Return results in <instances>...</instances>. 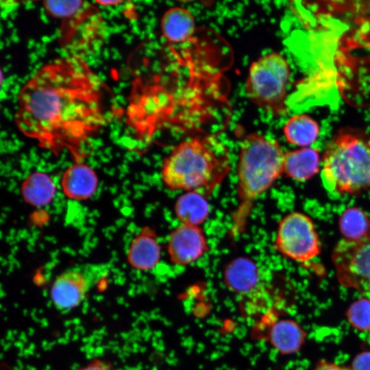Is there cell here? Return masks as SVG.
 <instances>
[{
  "mask_svg": "<svg viewBox=\"0 0 370 370\" xmlns=\"http://www.w3.org/2000/svg\"><path fill=\"white\" fill-rule=\"evenodd\" d=\"M313 370H353L342 365H339L331 362L322 360L319 361Z\"/></svg>",
  "mask_w": 370,
  "mask_h": 370,
  "instance_id": "cell-24",
  "label": "cell"
},
{
  "mask_svg": "<svg viewBox=\"0 0 370 370\" xmlns=\"http://www.w3.org/2000/svg\"><path fill=\"white\" fill-rule=\"evenodd\" d=\"M273 247L284 257L298 262L316 258L321 249L312 220L299 212H291L281 219Z\"/></svg>",
  "mask_w": 370,
  "mask_h": 370,
  "instance_id": "cell-7",
  "label": "cell"
},
{
  "mask_svg": "<svg viewBox=\"0 0 370 370\" xmlns=\"http://www.w3.org/2000/svg\"><path fill=\"white\" fill-rule=\"evenodd\" d=\"M321 163L319 149L308 147L284 153L283 175L297 181L305 182L318 173Z\"/></svg>",
  "mask_w": 370,
  "mask_h": 370,
  "instance_id": "cell-14",
  "label": "cell"
},
{
  "mask_svg": "<svg viewBox=\"0 0 370 370\" xmlns=\"http://www.w3.org/2000/svg\"><path fill=\"white\" fill-rule=\"evenodd\" d=\"M332 260L341 285L370 295V234L358 240L339 241Z\"/></svg>",
  "mask_w": 370,
  "mask_h": 370,
  "instance_id": "cell-8",
  "label": "cell"
},
{
  "mask_svg": "<svg viewBox=\"0 0 370 370\" xmlns=\"http://www.w3.org/2000/svg\"><path fill=\"white\" fill-rule=\"evenodd\" d=\"M162 34L169 42L180 44L190 41L195 32L193 15L186 9L174 7L166 10L160 22Z\"/></svg>",
  "mask_w": 370,
  "mask_h": 370,
  "instance_id": "cell-15",
  "label": "cell"
},
{
  "mask_svg": "<svg viewBox=\"0 0 370 370\" xmlns=\"http://www.w3.org/2000/svg\"><path fill=\"white\" fill-rule=\"evenodd\" d=\"M350 325L360 331H370V299L362 297L352 303L346 311Z\"/></svg>",
  "mask_w": 370,
  "mask_h": 370,
  "instance_id": "cell-21",
  "label": "cell"
},
{
  "mask_svg": "<svg viewBox=\"0 0 370 370\" xmlns=\"http://www.w3.org/2000/svg\"><path fill=\"white\" fill-rule=\"evenodd\" d=\"M223 276L225 286L236 295L252 297L269 294V278L249 258L242 256L232 260L225 267Z\"/></svg>",
  "mask_w": 370,
  "mask_h": 370,
  "instance_id": "cell-9",
  "label": "cell"
},
{
  "mask_svg": "<svg viewBox=\"0 0 370 370\" xmlns=\"http://www.w3.org/2000/svg\"><path fill=\"white\" fill-rule=\"evenodd\" d=\"M108 95L84 59L66 55L40 66L21 88L14 121L44 149L80 158L108 121Z\"/></svg>",
  "mask_w": 370,
  "mask_h": 370,
  "instance_id": "cell-1",
  "label": "cell"
},
{
  "mask_svg": "<svg viewBox=\"0 0 370 370\" xmlns=\"http://www.w3.org/2000/svg\"><path fill=\"white\" fill-rule=\"evenodd\" d=\"M174 212L182 224L200 226L210 214L208 197L199 192H185L176 199Z\"/></svg>",
  "mask_w": 370,
  "mask_h": 370,
  "instance_id": "cell-17",
  "label": "cell"
},
{
  "mask_svg": "<svg viewBox=\"0 0 370 370\" xmlns=\"http://www.w3.org/2000/svg\"><path fill=\"white\" fill-rule=\"evenodd\" d=\"M43 8L59 23L58 40L67 56L84 59L97 53L107 35L99 8L86 1H45Z\"/></svg>",
  "mask_w": 370,
  "mask_h": 370,
  "instance_id": "cell-5",
  "label": "cell"
},
{
  "mask_svg": "<svg viewBox=\"0 0 370 370\" xmlns=\"http://www.w3.org/2000/svg\"><path fill=\"white\" fill-rule=\"evenodd\" d=\"M306 333L295 321L280 319L271 321L268 330L271 345L279 352L291 354L298 352L305 341Z\"/></svg>",
  "mask_w": 370,
  "mask_h": 370,
  "instance_id": "cell-16",
  "label": "cell"
},
{
  "mask_svg": "<svg viewBox=\"0 0 370 370\" xmlns=\"http://www.w3.org/2000/svg\"><path fill=\"white\" fill-rule=\"evenodd\" d=\"M95 3H97L99 5L104 6V7H112V6H116L119 5L120 4H122L125 3L124 1H95Z\"/></svg>",
  "mask_w": 370,
  "mask_h": 370,
  "instance_id": "cell-25",
  "label": "cell"
},
{
  "mask_svg": "<svg viewBox=\"0 0 370 370\" xmlns=\"http://www.w3.org/2000/svg\"><path fill=\"white\" fill-rule=\"evenodd\" d=\"M321 178L329 193L358 195L370 189V135L352 130L339 132L328 144Z\"/></svg>",
  "mask_w": 370,
  "mask_h": 370,
  "instance_id": "cell-4",
  "label": "cell"
},
{
  "mask_svg": "<svg viewBox=\"0 0 370 370\" xmlns=\"http://www.w3.org/2000/svg\"><path fill=\"white\" fill-rule=\"evenodd\" d=\"M338 226L344 239L358 240L370 234V219L357 207H349L341 214Z\"/></svg>",
  "mask_w": 370,
  "mask_h": 370,
  "instance_id": "cell-20",
  "label": "cell"
},
{
  "mask_svg": "<svg viewBox=\"0 0 370 370\" xmlns=\"http://www.w3.org/2000/svg\"><path fill=\"white\" fill-rule=\"evenodd\" d=\"M61 184L64 193L68 197L84 200L90 198L95 192L98 178L90 166L77 162L64 171Z\"/></svg>",
  "mask_w": 370,
  "mask_h": 370,
  "instance_id": "cell-13",
  "label": "cell"
},
{
  "mask_svg": "<svg viewBox=\"0 0 370 370\" xmlns=\"http://www.w3.org/2000/svg\"><path fill=\"white\" fill-rule=\"evenodd\" d=\"M90 268L80 266L66 269L53 282L50 298L60 311H69L79 306L92 285Z\"/></svg>",
  "mask_w": 370,
  "mask_h": 370,
  "instance_id": "cell-10",
  "label": "cell"
},
{
  "mask_svg": "<svg viewBox=\"0 0 370 370\" xmlns=\"http://www.w3.org/2000/svg\"><path fill=\"white\" fill-rule=\"evenodd\" d=\"M290 75V66L281 54L272 52L259 58L249 69L245 83L247 98L273 116L284 114Z\"/></svg>",
  "mask_w": 370,
  "mask_h": 370,
  "instance_id": "cell-6",
  "label": "cell"
},
{
  "mask_svg": "<svg viewBox=\"0 0 370 370\" xmlns=\"http://www.w3.org/2000/svg\"><path fill=\"white\" fill-rule=\"evenodd\" d=\"M78 370H114L108 362L100 359H95Z\"/></svg>",
  "mask_w": 370,
  "mask_h": 370,
  "instance_id": "cell-23",
  "label": "cell"
},
{
  "mask_svg": "<svg viewBox=\"0 0 370 370\" xmlns=\"http://www.w3.org/2000/svg\"><path fill=\"white\" fill-rule=\"evenodd\" d=\"M353 370H370V351H365L358 354L353 360Z\"/></svg>",
  "mask_w": 370,
  "mask_h": 370,
  "instance_id": "cell-22",
  "label": "cell"
},
{
  "mask_svg": "<svg viewBox=\"0 0 370 370\" xmlns=\"http://www.w3.org/2000/svg\"><path fill=\"white\" fill-rule=\"evenodd\" d=\"M208 247L200 226L181 224L169 236L167 253L173 264L188 266L202 258L207 253Z\"/></svg>",
  "mask_w": 370,
  "mask_h": 370,
  "instance_id": "cell-11",
  "label": "cell"
},
{
  "mask_svg": "<svg viewBox=\"0 0 370 370\" xmlns=\"http://www.w3.org/2000/svg\"><path fill=\"white\" fill-rule=\"evenodd\" d=\"M284 156L275 139L256 132L243 138L236 166L238 203L230 229L232 238L245 232L256 201L283 175Z\"/></svg>",
  "mask_w": 370,
  "mask_h": 370,
  "instance_id": "cell-3",
  "label": "cell"
},
{
  "mask_svg": "<svg viewBox=\"0 0 370 370\" xmlns=\"http://www.w3.org/2000/svg\"><path fill=\"white\" fill-rule=\"evenodd\" d=\"M161 246L156 232L144 227L132 239L127 249V259L131 267L139 271H150L160 262Z\"/></svg>",
  "mask_w": 370,
  "mask_h": 370,
  "instance_id": "cell-12",
  "label": "cell"
},
{
  "mask_svg": "<svg viewBox=\"0 0 370 370\" xmlns=\"http://www.w3.org/2000/svg\"><path fill=\"white\" fill-rule=\"evenodd\" d=\"M56 192V186L49 175L40 172L32 173L23 182L21 194L25 201L34 206L49 204Z\"/></svg>",
  "mask_w": 370,
  "mask_h": 370,
  "instance_id": "cell-19",
  "label": "cell"
},
{
  "mask_svg": "<svg viewBox=\"0 0 370 370\" xmlns=\"http://www.w3.org/2000/svg\"><path fill=\"white\" fill-rule=\"evenodd\" d=\"M230 171L227 148L214 135L199 134L175 145L164 158L161 179L171 190L208 197Z\"/></svg>",
  "mask_w": 370,
  "mask_h": 370,
  "instance_id": "cell-2",
  "label": "cell"
},
{
  "mask_svg": "<svg viewBox=\"0 0 370 370\" xmlns=\"http://www.w3.org/2000/svg\"><path fill=\"white\" fill-rule=\"evenodd\" d=\"M319 125L312 117L300 114L291 116L283 127L286 141L300 147H308L317 139Z\"/></svg>",
  "mask_w": 370,
  "mask_h": 370,
  "instance_id": "cell-18",
  "label": "cell"
}]
</instances>
